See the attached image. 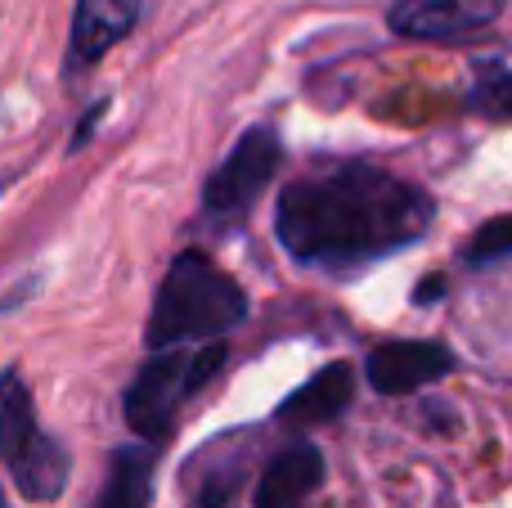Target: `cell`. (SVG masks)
<instances>
[{"label": "cell", "instance_id": "14", "mask_svg": "<svg viewBox=\"0 0 512 508\" xmlns=\"http://www.w3.org/2000/svg\"><path fill=\"white\" fill-rule=\"evenodd\" d=\"M0 508H5V495H0Z\"/></svg>", "mask_w": 512, "mask_h": 508}, {"label": "cell", "instance_id": "4", "mask_svg": "<svg viewBox=\"0 0 512 508\" xmlns=\"http://www.w3.org/2000/svg\"><path fill=\"white\" fill-rule=\"evenodd\" d=\"M189 392H198L194 356H185L180 347L158 351V356L135 374V383L126 387V423H131L144 441L158 446V441L167 437V428L176 423L180 401H185Z\"/></svg>", "mask_w": 512, "mask_h": 508}, {"label": "cell", "instance_id": "10", "mask_svg": "<svg viewBox=\"0 0 512 508\" xmlns=\"http://www.w3.org/2000/svg\"><path fill=\"white\" fill-rule=\"evenodd\" d=\"M355 396V378H351V365H328L324 374H315L301 392H292L283 401L279 419L283 423H297V428H310V423H328L351 405Z\"/></svg>", "mask_w": 512, "mask_h": 508}, {"label": "cell", "instance_id": "6", "mask_svg": "<svg viewBox=\"0 0 512 508\" xmlns=\"http://www.w3.org/2000/svg\"><path fill=\"white\" fill-rule=\"evenodd\" d=\"M508 0H396L387 14L391 32L409 41H450L490 27Z\"/></svg>", "mask_w": 512, "mask_h": 508}, {"label": "cell", "instance_id": "13", "mask_svg": "<svg viewBox=\"0 0 512 508\" xmlns=\"http://www.w3.org/2000/svg\"><path fill=\"white\" fill-rule=\"evenodd\" d=\"M472 108L481 117H495V122H512V72H499V77H486L477 90H472Z\"/></svg>", "mask_w": 512, "mask_h": 508}, {"label": "cell", "instance_id": "15", "mask_svg": "<svg viewBox=\"0 0 512 508\" xmlns=\"http://www.w3.org/2000/svg\"><path fill=\"white\" fill-rule=\"evenodd\" d=\"M0 189H5V180H0Z\"/></svg>", "mask_w": 512, "mask_h": 508}, {"label": "cell", "instance_id": "11", "mask_svg": "<svg viewBox=\"0 0 512 508\" xmlns=\"http://www.w3.org/2000/svg\"><path fill=\"white\" fill-rule=\"evenodd\" d=\"M153 441L149 446H122L108 459V477L95 508H149L153 500Z\"/></svg>", "mask_w": 512, "mask_h": 508}, {"label": "cell", "instance_id": "8", "mask_svg": "<svg viewBox=\"0 0 512 508\" xmlns=\"http://www.w3.org/2000/svg\"><path fill=\"white\" fill-rule=\"evenodd\" d=\"M140 18V0H77L68 41V72H81L86 63H99Z\"/></svg>", "mask_w": 512, "mask_h": 508}, {"label": "cell", "instance_id": "9", "mask_svg": "<svg viewBox=\"0 0 512 508\" xmlns=\"http://www.w3.org/2000/svg\"><path fill=\"white\" fill-rule=\"evenodd\" d=\"M319 486H324V455L301 441V446L283 450V455L261 473L252 504L256 508H301Z\"/></svg>", "mask_w": 512, "mask_h": 508}, {"label": "cell", "instance_id": "3", "mask_svg": "<svg viewBox=\"0 0 512 508\" xmlns=\"http://www.w3.org/2000/svg\"><path fill=\"white\" fill-rule=\"evenodd\" d=\"M0 464L14 473V486L36 504H50L68 486V450L41 428L36 405L18 369L0 374Z\"/></svg>", "mask_w": 512, "mask_h": 508}, {"label": "cell", "instance_id": "2", "mask_svg": "<svg viewBox=\"0 0 512 508\" xmlns=\"http://www.w3.org/2000/svg\"><path fill=\"white\" fill-rule=\"evenodd\" d=\"M243 315H248L243 288L203 252H180L158 288V302H153L149 347L171 351L185 342L225 338L234 324H243Z\"/></svg>", "mask_w": 512, "mask_h": 508}, {"label": "cell", "instance_id": "1", "mask_svg": "<svg viewBox=\"0 0 512 508\" xmlns=\"http://www.w3.org/2000/svg\"><path fill=\"white\" fill-rule=\"evenodd\" d=\"M432 212L418 185L369 162H346L283 189L274 234L301 266L351 270L418 243Z\"/></svg>", "mask_w": 512, "mask_h": 508}, {"label": "cell", "instance_id": "7", "mask_svg": "<svg viewBox=\"0 0 512 508\" xmlns=\"http://www.w3.org/2000/svg\"><path fill=\"white\" fill-rule=\"evenodd\" d=\"M454 369V356L441 342H387L369 356V383L382 396H409Z\"/></svg>", "mask_w": 512, "mask_h": 508}, {"label": "cell", "instance_id": "5", "mask_svg": "<svg viewBox=\"0 0 512 508\" xmlns=\"http://www.w3.org/2000/svg\"><path fill=\"white\" fill-rule=\"evenodd\" d=\"M274 167H279V135L270 126H252L234 153L221 162V167L207 176L203 185V207L212 216H239L248 212L256 198L265 194V185L274 180Z\"/></svg>", "mask_w": 512, "mask_h": 508}, {"label": "cell", "instance_id": "12", "mask_svg": "<svg viewBox=\"0 0 512 508\" xmlns=\"http://www.w3.org/2000/svg\"><path fill=\"white\" fill-rule=\"evenodd\" d=\"M508 257H512V216L486 221L468 239V248H463V261H468V266H495V261H508Z\"/></svg>", "mask_w": 512, "mask_h": 508}]
</instances>
